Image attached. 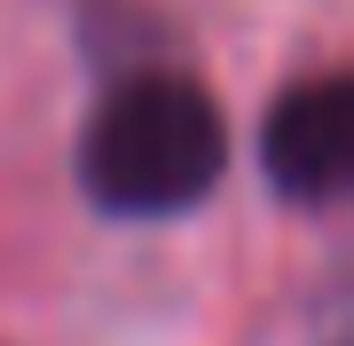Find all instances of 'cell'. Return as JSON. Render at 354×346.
Instances as JSON below:
<instances>
[{
    "label": "cell",
    "instance_id": "obj_1",
    "mask_svg": "<svg viewBox=\"0 0 354 346\" xmlns=\"http://www.w3.org/2000/svg\"><path fill=\"white\" fill-rule=\"evenodd\" d=\"M228 173V118L189 71H127L79 126V189L111 220L197 213Z\"/></svg>",
    "mask_w": 354,
    "mask_h": 346
},
{
    "label": "cell",
    "instance_id": "obj_2",
    "mask_svg": "<svg viewBox=\"0 0 354 346\" xmlns=\"http://www.w3.org/2000/svg\"><path fill=\"white\" fill-rule=\"evenodd\" d=\"M260 166L283 205H330L354 166V87L339 71L291 79L260 118Z\"/></svg>",
    "mask_w": 354,
    "mask_h": 346
}]
</instances>
